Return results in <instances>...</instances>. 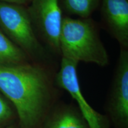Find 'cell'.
Returning a JSON list of instances; mask_svg holds the SVG:
<instances>
[{"label":"cell","mask_w":128,"mask_h":128,"mask_svg":"<svg viewBox=\"0 0 128 128\" xmlns=\"http://www.w3.org/2000/svg\"><path fill=\"white\" fill-rule=\"evenodd\" d=\"M1 1H3V2L12 3V4H15L21 5V6H24L27 7L31 2L32 0H0Z\"/></svg>","instance_id":"7c38bea8"},{"label":"cell","mask_w":128,"mask_h":128,"mask_svg":"<svg viewBox=\"0 0 128 128\" xmlns=\"http://www.w3.org/2000/svg\"><path fill=\"white\" fill-rule=\"evenodd\" d=\"M0 28L32 62L45 65L49 57L39 40L27 7L0 1Z\"/></svg>","instance_id":"3957f363"},{"label":"cell","mask_w":128,"mask_h":128,"mask_svg":"<svg viewBox=\"0 0 128 128\" xmlns=\"http://www.w3.org/2000/svg\"><path fill=\"white\" fill-rule=\"evenodd\" d=\"M60 55L79 63L107 66L109 58L97 27L90 18L64 17L60 36Z\"/></svg>","instance_id":"7a4b0ae2"},{"label":"cell","mask_w":128,"mask_h":128,"mask_svg":"<svg viewBox=\"0 0 128 128\" xmlns=\"http://www.w3.org/2000/svg\"><path fill=\"white\" fill-rule=\"evenodd\" d=\"M0 92L15 108L20 128H34L50 98L45 65L33 62L0 67Z\"/></svg>","instance_id":"6da1fadb"},{"label":"cell","mask_w":128,"mask_h":128,"mask_svg":"<svg viewBox=\"0 0 128 128\" xmlns=\"http://www.w3.org/2000/svg\"><path fill=\"white\" fill-rule=\"evenodd\" d=\"M6 128H20V127H18V126L14 124H11V125L7 126V127Z\"/></svg>","instance_id":"4fadbf2b"},{"label":"cell","mask_w":128,"mask_h":128,"mask_svg":"<svg viewBox=\"0 0 128 128\" xmlns=\"http://www.w3.org/2000/svg\"><path fill=\"white\" fill-rule=\"evenodd\" d=\"M32 62L20 48L0 30V67L12 66Z\"/></svg>","instance_id":"ba28073f"},{"label":"cell","mask_w":128,"mask_h":128,"mask_svg":"<svg viewBox=\"0 0 128 128\" xmlns=\"http://www.w3.org/2000/svg\"><path fill=\"white\" fill-rule=\"evenodd\" d=\"M104 24L121 48H128V0H102Z\"/></svg>","instance_id":"52a82bcc"},{"label":"cell","mask_w":128,"mask_h":128,"mask_svg":"<svg viewBox=\"0 0 128 128\" xmlns=\"http://www.w3.org/2000/svg\"><path fill=\"white\" fill-rule=\"evenodd\" d=\"M78 62L62 58L56 80L60 88L68 92L76 101L90 128H105L102 116L87 103L81 91L77 74Z\"/></svg>","instance_id":"5b68a950"},{"label":"cell","mask_w":128,"mask_h":128,"mask_svg":"<svg viewBox=\"0 0 128 128\" xmlns=\"http://www.w3.org/2000/svg\"><path fill=\"white\" fill-rule=\"evenodd\" d=\"M53 123L51 128H85L81 121L72 113H64Z\"/></svg>","instance_id":"8fae6325"},{"label":"cell","mask_w":128,"mask_h":128,"mask_svg":"<svg viewBox=\"0 0 128 128\" xmlns=\"http://www.w3.org/2000/svg\"><path fill=\"white\" fill-rule=\"evenodd\" d=\"M102 0H60L62 10L79 18H89Z\"/></svg>","instance_id":"9c48e42d"},{"label":"cell","mask_w":128,"mask_h":128,"mask_svg":"<svg viewBox=\"0 0 128 128\" xmlns=\"http://www.w3.org/2000/svg\"><path fill=\"white\" fill-rule=\"evenodd\" d=\"M27 9L37 34L51 50L60 54V36L64 18L60 0H32Z\"/></svg>","instance_id":"277c9868"},{"label":"cell","mask_w":128,"mask_h":128,"mask_svg":"<svg viewBox=\"0 0 128 128\" xmlns=\"http://www.w3.org/2000/svg\"><path fill=\"white\" fill-rule=\"evenodd\" d=\"M110 109L118 124L127 128L128 124V50L120 52L110 100Z\"/></svg>","instance_id":"8992f818"},{"label":"cell","mask_w":128,"mask_h":128,"mask_svg":"<svg viewBox=\"0 0 128 128\" xmlns=\"http://www.w3.org/2000/svg\"><path fill=\"white\" fill-rule=\"evenodd\" d=\"M16 110L11 102L0 92V128H6L14 119Z\"/></svg>","instance_id":"30bf717a"}]
</instances>
